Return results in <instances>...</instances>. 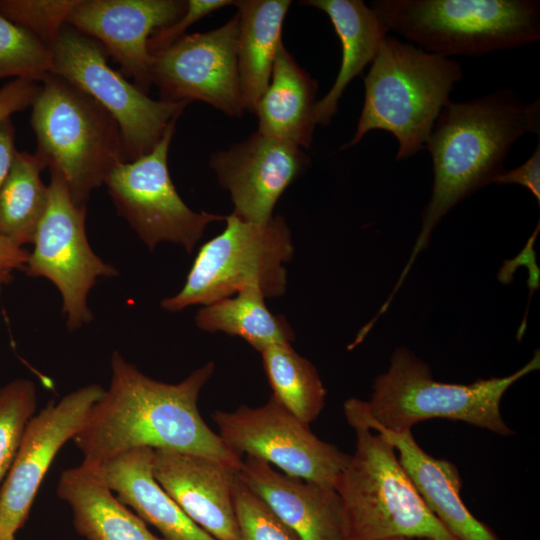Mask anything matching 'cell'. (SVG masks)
<instances>
[{"label": "cell", "mask_w": 540, "mask_h": 540, "mask_svg": "<svg viewBox=\"0 0 540 540\" xmlns=\"http://www.w3.org/2000/svg\"><path fill=\"white\" fill-rule=\"evenodd\" d=\"M108 390L90 408L73 438L85 461L102 465L135 448L170 449L240 469L231 451L202 419L198 397L212 376V361L177 384L154 380L114 351Z\"/></svg>", "instance_id": "6da1fadb"}, {"label": "cell", "mask_w": 540, "mask_h": 540, "mask_svg": "<svg viewBox=\"0 0 540 540\" xmlns=\"http://www.w3.org/2000/svg\"><path fill=\"white\" fill-rule=\"evenodd\" d=\"M539 112V100L524 104L507 91L466 102L449 101L444 106L425 146L433 162L431 199L410 258L385 301L387 305L442 217L476 190L494 183L505 171L504 161L518 138L539 134Z\"/></svg>", "instance_id": "7a4b0ae2"}, {"label": "cell", "mask_w": 540, "mask_h": 540, "mask_svg": "<svg viewBox=\"0 0 540 540\" xmlns=\"http://www.w3.org/2000/svg\"><path fill=\"white\" fill-rule=\"evenodd\" d=\"M540 352L516 372L505 377L478 379L470 384L433 379L429 366L406 348H397L388 370L374 381L370 401L347 400L348 423L404 433L432 418L460 420L501 435L513 432L503 420L500 402L507 389L539 369Z\"/></svg>", "instance_id": "3957f363"}, {"label": "cell", "mask_w": 540, "mask_h": 540, "mask_svg": "<svg viewBox=\"0 0 540 540\" xmlns=\"http://www.w3.org/2000/svg\"><path fill=\"white\" fill-rule=\"evenodd\" d=\"M371 63L355 134L342 148L382 129L398 141L396 159H407L425 148L453 86L463 76L461 66L393 37L382 41Z\"/></svg>", "instance_id": "277c9868"}, {"label": "cell", "mask_w": 540, "mask_h": 540, "mask_svg": "<svg viewBox=\"0 0 540 540\" xmlns=\"http://www.w3.org/2000/svg\"><path fill=\"white\" fill-rule=\"evenodd\" d=\"M32 104L34 155L64 180L74 202L86 206L93 190L126 162L113 116L68 80L49 74Z\"/></svg>", "instance_id": "5b68a950"}, {"label": "cell", "mask_w": 540, "mask_h": 540, "mask_svg": "<svg viewBox=\"0 0 540 540\" xmlns=\"http://www.w3.org/2000/svg\"><path fill=\"white\" fill-rule=\"evenodd\" d=\"M372 8L387 31L444 57L482 55L540 38L535 0H378Z\"/></svg>", "instance_id": "8992f818"}, {"label": "cell", "mask_w": 540, "mask_h": 540, "mask_svg": "<svg viewBox=\"0 0 540 540\" xmlns=\"http://www.w3.org/2000/svg\"><path fill=\"white\" fill-rule=\"evenodd\" d=\"M351 426L356 432L355 451L335 485L351 537L457 540L427 507L394 446L364 425Z\"/></svg>", "instance_id": "52a82bcc"}, {"label": "cell", "mask_w": 540, "mask_h": 540, "mask_svg": "<svg viewBox=\"0 0 540 540\" xmlns=\"http://www.w3.org/2000/svg\"><path fill=\"white\" fill-rule=\"evenodd\" d=\"M226 227L199 249L182 289L161 301L177 312L192 305H208L247 290L265 298L286 291L288 263L294 254L291 232L281 216L257 224L235 214L226 216Z\"/></svg>", "instance_id": "ba28073f"}, {"label": "cell", "mask_w": 540, "mask_h": 540, "mask_svg": "<svg viewBox=\"0 0 540 540\" xmlns=\"http://www.w3.org/2000/svg\"><path fill=\"white\" fill-rule=\"evenodd\" d=\"M93 38L64 25L52 46L51 74L95 99L119 125L126 162L148 154L189 102L154 100L112 69Z\"/></svg>", "instance_id": "9c48e42d"}, {"label": "cell", "mask_w": 540, "mask_h": 540, "mask_svg": "<svg viewBox=\"0 0 540 540\" xmlns=\"http://www.w3.org/2000/svg\"><path fill=\"white\" fill-rule=\"evenodd\" d=\"M176 122L146 155L115 167L104 184L117 213L153 250L161 242L179 244L191 253L206 227L226 216L190 209L169 174L168 152Z\"/></svg>", "instance_id": "30bf717a"}, {"label": "cell", "mask_w": 540, "mask_h": 540, "mask_svg": "<svg viewBox=\"0 0 540 540\" xmlns=\"http://www.w3.org/2000/svg\"><path fill=\"white\" fill-rule=\"evenodd\" d=\"M48 191L47 208L24 270L57 287L67 328L72 331L93 319L87 296L97 279L115 277L118 272L92 250L85 229L86 206L74 202L62 177L52 170Z\"/></svg>", "instance_id": "8fae6325"}, {"label": "cell", "mask_w": 540, "mask_h": 540, "mask_svg": "<svg viewBox=\"0 0 540 540\" xmlns=\"http://www.w3.org/2000/svg\"><path fill=\"white\" fill-rule=\"evenodd\" d=\"M212 419L218 435L236 455L263 460L289 476L335 488L349 459L272 396L262 406L215 411Z\"/></svg>", "instance_id": "7c38bea8"}, {"label": "cell", "mask_w": 540, "mask_h": 540, "mask_svg": "<svg viewBox=\"0 0 540 540\" xmlns=\"http://www.w3.org/2000/svg\"><path fill=\"white\" fill-rule=\"evenodd\" d=\"M236 13L224 25L185 35L153 56L152 84L161 100L202 101L231 117L246 111L238 66Z\"/></svg>", "instance_id": "4fadbf2b"}, {"label": "cell", "mask_w": 540, "mask_h": 540, "mask_svg": "<svg viewBox=\"0 0 540 540\" xmlns=\"http://www.w3.org/2000/svg\"><path fill=\"white\" fill-rule=\"evenodd\" d=\"M103 393L98 384L81 387L57 403L50 402L28 421L0 488V538L15 539L57 453L76 436Z\"/></svg>", "instance_id": "5bb4252c"}, {"label": "cell", "mask_w": 540, "mask_h": 540, "mask_svg": "<svg viewBox=\"0 0 540 540\" xmlns=\"http://www.w3.org/2000/svg\"><path fill=\"white\" fill-rule=\"evenodd\" d=\"M302 148L258 131L227 149L214 152L209 166L230 194L233 214L265 223L283 192L308 168Z\"/></svg>", "instance_id": "9a60e30c"}, {"label": "cell", "mask_w": 540, "mask_h": 540, "mask_svg": "<svg viewBox=\"0 0 540 540\" xmlns=\"http://www.w3.org/2000/svg\"><path fill=\"white\" fill-rule=\"evenodd\" d=\"M186 8L187 0H79L66 24L96 40L147 94L153 62L148 40Z\"/></svg>", "instance_id": "2e32d148"}, {"label": "cell", "mask_w": 540, "mask_h": 540, "mask_svg": "<svg viewBox=\"0 0 540 540\" xmlns=\"http://www.w3.org/2000/svg\"><path fill=\"white\" fill-rule=\"evenodd\" d=\"M238 469L208 457L154 450L153 474L183 512L217 540H237Z\"/></svg>", "instance_id": "e0dca14e"}, {"label": "cell", "mask_w": 540, "mask_h": 540, "mask_svg": "<svg viewBox=\"0 0 540 540\" xmlns=\"http://www.w3.org/2000/svg\"><path fill=\"white\" fill-rule=\"evenodd\" d=\"M238 475L301 540L351 537L345 508L335 488L289 476L254 457L242 460Z\"/></svg>", "instance_id": "ac0fdd59"}, {"label": "cell", "mask_w": 540, "mask_h": 540, "mask_svg": "<svg viewBox=\"0 0 540 540\" xmlns=\"http://www.w3.org/2000/svg\"><path fill=\"white\" fill-rule=\"evenodd\" d=\"M154 450H128L100 465L109 489L154 526L165 540H217L195 524L157 482L153 474Z\"/></svg>", "instance_id": "d6986e66"}, {"label": "cell", "mask_w": 540, "mask_h": 540, "mask_svg": "<svg viewBox=\"0 0 540 540\" xmlns=\"http://www.w3.org/2000/svg\"><path fill=\"white\" fill-rule=\"evenodd\" d=\"M370 429L394 446L400 463L425 504L452 536L457 540H500L462 501L461 477L453 463L426 453L415 441L411 430L398 434L380 427Z\"/></svg>", "instance_id": "ffe728a7"}, {"label": "cell", "mask_w": 540, "mask_h": 540, "mask_svg": "<svg viewBox=\"0 0 540 540\" xmlns=\"http://www.w3.org/2000/svg\"><path fill=\"white\" fill-rule=\"evenodd\" d=\"M57 495L70 506L76 531L88 540H165L117 499L97 464L83 460L64 470Z\"/></svg>", "instance_id": "44dd1931"}, {"label": "cell", "mask_w": 540, "mask_h": 540, "mask_svg": "<svg viewBox=\"0 0 540 540\" xmlns=\"http://www.w3.org/2000/svg\"><path fill=\"white\" fill-rule=\"evenodd\" d=\"M317 82L299 66L282 44L276 54L270 82L254 113L258 132L309 148L316 126Z\"/></svg>", "instance_id": "7402d4cb"}, {"label": "cell", "mask_w": 540, "mask_h": 540, "mask_svg": "<svg viewBox=\"0 0 540 540\" xmlns=\"http://www.w3.org/2000/svg\"><path fill=\"white\" fill-rule=\"evenodd\" d=\"M300 4L325 12L342 46L336 80L314 110L316 125L327 126L346 87L373 61L388 31L373 8L362 0H306Z\"/></svg>", "instance_id": "603a6c76"}, {"label": "cell", "mask_w": 540, "mask_h": 540, "mask_svg": "<svg viewBox=\"0 0 540 540\" xmlns=\"http://www.w3.org/2000/svg\"><path fill=\"white\" fill-rule=\"evenodd\" d=\"M239 18L237 66L246 111L254 112L266 90L282 42L290 0L235 1Z\"/></svg>", "instance_id": "cb8c5ba5"}, {"label": "cell", "mask_w": 540, "mask_h": 540, "mask_svg": "<svg viewBox=\"0 0 540 540\" xmlns=\"http://www.w3.org/2000/svg\"><path fill=\"white\" fill-rule=\"evenodd\" d=\"M264 295L255 289L204 305L195 317L199 329L237 336L261 352L273 344L289 343L295 334L284 316L273 314Z\"/></svg>", "instance_id": "d4e9b609"}, {"label": "cell", "mask_w": 540, "mask_h": 540, "mask_svg": "<svg viewBox=\"0 0 540 540\" xmlns=\"http://www.w3.org/2000/svg\"><path fill=\"white\" fill-rule=\"evenodd\" d=\"M44 168L34 154L17 150L0 188V236L21 247L33 243L47 208L48 185L41 179Z\"/></svg>", "instance_id": "484cf974"}, {"label": "cell", "mask_w": 540, "mask_h": 540, "mask_svg": "<svg viewBox=\"0 0 540 540\" xmlns=\"http://www.w3.org/2000/svg\"><path fill=\"white\" fill-rule=\"evenodd\" d=\"M272 397L303 423L310 425L322 411L326 391L314 365L289 343L261 352Z\"/></svg>", "instance_id": "4316f807"}, {"label": "cell", "mask_w": 540, "mask_h": 540, "mask_svg": "<svg viewBox=\"0 0 540 540\" xmlns=\"http://www.w3.org/2000/svg\"><path fill=\"white\" fill-rule=\"evenodd\" d=\"M52 67V49L0 14V80L15 77L42 82Z\"/></svg>", "instance_id": "83f0119b"}, {"label": "cell", "mask_w": 540, "mask_h": 540, "mask_svg": "<svg viewBox=\"0 0 540 540\" xmlns=\"http://www.w3.org/2000/svg\"><path fill=\"white\" fill-rule=\"evenodd\" d=\"M36 405V388L31 380L16 379L0 389V483L11 468Z\"/></svg>", "instance_id": "f1b7e54d"}, {"label": "cell", "mask_w": 540, "mask_h": 540, "mask_svg": "<svg viewBox=\"0 0 540 540\" xmlns=\"http://www.w3.org/2000/svg\"><path fill=\"white\" fill-rule=\"evenodd\" d=\"M79 0H0V14L52 49Z\"/></svg>", "instance_id": "f546056e"}, {"label": "cell", "mask_w": 540, "mask_h": 540, "mask_svg": "<svg viewBox=\"0 0 540 540\" xmlns=\"http://www.w3.org/2000/svg\"><path fill=\"white\" fill-rule=\"evenodd\" d=\"M237 540H301L240 480L234 489Z\"/></svg>", "instance_id": "4dcf8cb0"}, {"label": "cell", "mask_w": 540, "mask_h": 540, "mask_svg": "<svg viewBox=\"0 0 540 540\" xmlns=\"http://www.w3.org/2000/svg\"><path fill=\"white\" fill-rule=\"evenodd\" d=\"M231 0H187L184 13L173 23L157 29L148 40V51L155 56L172 46L186 34L188 27L206 15L234 4Z\"/></svg>", "instance_id": "1f68e13d"}, {"label": "cell", "mask_w": 540, "mask_h": 540, "mask_svg": "<svg viewBox=\"0 0 540 540\" xmlns=\"http://www.w3.org/2000/svg\"><path fill=\"white\" fill-rule=\"evenodd\" d=\"M41 85L27 79H13L0 88V120L31 107Z\"/></svg>", "instance_id": "d6a6232c"}, {"label": "cell", "mask_w": 540, "mask_h": 540, "mask_svg": "<svg viewBox=\"0 0 540 540\" xmlns=\"http://www.w3.org/2000/svg\"><path fill=\"white\" fill-rule=\"evenodd\" d=\"M497 184H519L528 189L540 203V145L522 165L501 173L494 181Z\"/></svg>", "instance_id": "836d02e7"}, {"label": "cell", "mask_w": 540, "mask_h": 540, "mask_svg": "<svg viewBox=\"0 0 540 540\" xmlns=\"http://www.w3.org/2000/svg\"><path fill=\"white\" fill-rule=\"evenodd\" d=\"M28 257L26 249L0 236V292L10 283L15 270H24Z\"/></svg>", "instance_id": "e575fe53"}, {"label": "cell", "mask_w": 540, "mask_h": 540, "mask_svg": "<svg viewBox=\"0 0 540 540\" xmlns=\"http://www.w3.org/2000/svg\"><path fill=\"white\" fill-rule=\"evenodd\" d=\"M16 151L15 127L10 116L0 120V188L11 169Z\"/></svg>", "instance_id": "d590c367"}, {"label": "cell", "mask_w": 540, "mask_h": 540, "mask_svg": "<svg viewBox=\"0 0 540 540\" xmlns=\"http://www.w3.org/2000/svg\"><path fill=\"white\" fill-rule=\"evenodd\" d=\"M383 540H412V539L405 538V537H395V538H388V539H383Z\"/></svg>", "instance_id": "8d00e7d4"}, {"label": "cell", "mask_w": 540, "mask_h": 540, "mask_svg": "<svg viewBox=\"0 0 540 540\" xmlns=\"http://www.w3.org/2000/svg\"><path fill=\"white\" fill-rule=\"evenodd\" d=\"M345 540H356V539H354L353 537H348Z\"/></svg>", "instance_id": "74e56055"}, {"label": "cell", "mask_w": 540, "mask_h": 540, "mask_svg": "<svg viewBox=\"0 0 540 540\" xmlns=\"http://www.w3.org/2000/svg\"><path fill=\"white\" fill-rule=\"evenodd\" d=\"M0 540H15V539H3V538H0Z\"/></svg>", "instance_id": "f35d334b"}]
</instances>
